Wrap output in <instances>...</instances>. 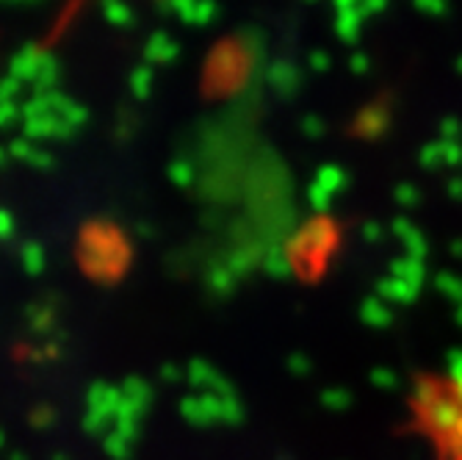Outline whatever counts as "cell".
Instances as JSON below:
<instances>
[{
	"mask_svg": "<svg viewBox=\"0 0 462 460\" xmlns=\"http://www.w3.org/2000/svg\"><path fill=\"white\" fill-rule=\"evenodd\" d=\"M407 413L435 460H462V361L418 378Z\"/></svg>",
	"mask_w": 462,
	"mask_h": 460,
	"instance_id": "cell-1",
	"label": "cell"
},
{
	"mask_svg": "<svg viewBox=\"0 0 462 460\" xmlns=\"http://www.w3.org/2000/svg\"><path fill=\"white\" fill-rule=\"evenodd\" d=\"M78 264L97 283H116L131 264V244L111 222H89L78 236Z\"/></svg>",
	"mask_w": 462,
	"mask_h": 460,
	"instance_id": "cell-2",
	"label": "cell"
},
{
	"mask_svg": "<svg viewBox=\"0 0 462 460\" xmlns=\"http://www.w3.org/2000/svg\"><path fill=\"white\" fill-rule=\"evenodd\" d=\"M20 261H23V269H25L28 275H42V272H45V247L36 244V241L23 244V249H20Z\"/></svg>",
	"mask_w": 462,
	"mask_h": 460,
	"instance_id": "cell-3",
	"label": "cell"
},
{
	"mask_svg": "<svg viewBox=\"0 0 462 460\" xmlns=\"http://www.w3.org/2000/svg\"><path fill=\"white\" fill-rule=\"evenodd\" d=\"M360 25H363V14L357 9H349V12L338 14V33H341L344 42H355L360 36Z\"/></svg>",
	"mask_w": 462,
	"mask_h": 460,
	"instance_id": "cell-4",
	"label": "cell"
},
{
	"mask_svg": "<svg viewBox=\"0 0 462 460\" xmlns=\"http://www.w3.org/2000/svg\"><path fill=\"white\" fill-rule=\"evenodd\" d=\"M415 6L421 9L424 14L443 17V14L448 12V0H415Z\"/></svg>",
	"mask_w": 462,
	"mask_h": 460,
	"instance_id": "cell-5",
	"label": "cell"
},
{
	"mask_svg": "<svg viewBox=\"0 0 462 460\" xmlns=\"http://www.w3.org/2000/svg\"><path fill=\"white\" fill-rule=\"evenodd\" d=\"M14 233V222L6 211H0V239H9Z\"/></svg>",
	"mask_w": 462,
	"mask_h": 460,
	"instance_id": "cell-6",
	"label": "cell"
},
{
	"mask_svg": "<svg viewBox=\"0 0 462 460\" xmlns=\"http://www.w3.org/2000/svg\"><path fill=\"white\" fill-rule=\"evenodd\" d=\"M365 64H368V59H365V56H360V53H357V56H355V67H357V70H363V67H365Z\"/></svg>",
	"mask_w": 462,
	"mask_h": 460,
	"instance_id": "cell-7",
	"label": "cell"
},
{
	"mask_svg": "<svg viewBox=\"0 0 462 460\" xmlns=\"http://www.w3.org/2000/svg\"><path fill=\"white\" fill-rule=\"evenodd\" d=\"M4 444H6V436H4V430H0V449H4Z\"/></svg>",
	"mask_w": 462,
	"mask_h": 460,
	"instance_id": "cell-8",
	"label": "cell"
}]
</instances>
